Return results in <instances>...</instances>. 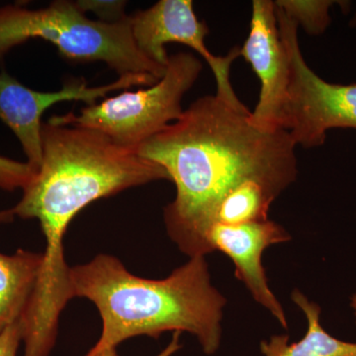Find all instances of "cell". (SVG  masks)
<instances>
[{
    "instance_id": "1",
    "label": "cell",
    "mask_w": 356,
    "mask_h": 356,
    "mask_svg": "<svg viewBox=\"0 0 356 356\" xmlns=\"http://www.w3.org/2000/svg\"><path fill=\"white\" fill-rule=\"evenodd\" d=\"M245 106L215 95L198 98L177 121L138 147L163 166L177 187L165 209L168 236L182 252L197 257L215 206L248 180L280 192L297 177L296 144L285 129L264 130Z\"/></svg>"
},
{
    "instance_id": "2",
    "label": "cell",
    "mask_w": 356,
    "mask_h": 356,
    "mask_svg": "<svg viewBox=\"0 0 356 356\" xmlns=\"http://www.w3.org/2000/svg\"><path fill=\"white\" fill-rule=\"evenodd\" d=\"M72 298L90 300L102 320V336L86 356L116 348L131 337L159 339L165 332H189L206 355H214L222 336L227 300L211 284L205 257H191L165 280L129 273L116 257L99 254L70 267Z\"/></svg>"
},
{
    "instance_id": "3",
    "label": "cell",
    "mask_w": 356,
    "mask_h": 356,
    "mask_svg": "<svg viewBox=\"0 0 356 356\" xmlns=\"http://www.w3.org/2000/svg\"><path fill=\"white\" fill-rule=\"evenodd\" d=\"M170 180L163 166L119 146L95 129L42 125V161L14 216L37 219L51 242L64 241L70 222L89 204L131 187Z\"/></svg>"
},
{
    "instance_id": "4",
    "label": "cell",
    "mask_w": 356,
    "mask_h": 356,
    "mask_svg": "<svg viewBox=\"0 0 356 356\" xmlns=\"http://www.w3.org/2000/svg\"><path fill=\"white\" fill-rule=\"evenodd\" d=\"M30 39H43L74 62H104L126 74H151L161 79L166 69L149 60L134 41L131 16L120 22L86 17L76 2L58 0L46 8L19 4L0 7V65L7 54Z\"/></svg>"
},
{
    "instance_id": "5",
    "label": "cell",
    "mask_w": 356,
    "mask_h": 356,
    "mask_svg": "<svg viewBox=\"0 0 356 356\" xmlns=\"http://www.w3.org/2000/svg\"><path fill=\"white\" fill-rule=\"evenodd\" d=\"M202 69V62L193 54H175L170 56L163 76L149 88L125 90L88 105L79 115H55L49 121L95 129L119 146L138 149L181 116L182 99Z\"/></svg>"
},
{
    "instance_id": "6",
    "label": "cell",
    "mask_w": 356,
    "mask_h": 356,
    "mask_svg": "<svg viewBox=\"0 0 356 356\" xmlns=\"http://www.w3.org/2000/svg\"><path fill=\"white\" fill-rule=\"evenodd\" d=\"M276 15L290 69L283 128L296 146L321 147L331 129H356V83H327L315 74L300 49L298 25L277 6Z\"/></svg>"
},
{
    "instance_id": "7",
    "label": "cell",
    "mask_w": 356,
    "mask_h": 356,
    "mask_svg": "<svg viewBox=\"0 0 356 356\" xmlns=\"http://www.w3.org/2000/svg\"><path fill=\"white\" fill-rule=\"evenodd\" d=\"M131 30L139 50L165 69L170 63L165 44H185L195 51L214 74L218 97L234 106H243L229 79L232 64L241 57L240 48L235 47L224 57L211 53L205 42L209 29L204 21L198 19L191 0H159L146 10L131 16Z\"/></svg>"
},
{
    "instance_id": "8",
    "label": "cell",
    "mask_w": 356,
    "mask_h": 356,
    "mask_svg": "<svg viewBox=\"0 0 356 356\" xmlns=\"http://www.w3.org/2000/svg\"><path fill=\"white\" fill-rule=\"evenodd\" d=\"M156 79L149 74H126L114 83L90 88L83 79H70L64 88L54 92H42L25 86L6 70L0 72V120L19 140L28 163L34 172L42 161V117L47 109L58 102L79 100L95 104L109 93L127 90L136 86H152Z\"/></svg>"
},
{
    "instance_id": "9",
    "label": "cell",
    "mask_w": 356,
    "mask_h": 356,
    "mask_svg": "<svg viewBox=\"0 0 356 356\" xmlns=\"http://www.w3.org/2000/svg\"><path fill=\"white\" fill-rule=\"evenodd\" d=\"M261 81L259 102L250 120L264 130L283 128L289 86V58L281 37L275 2L254 0L247 40L240 48Z\"/></svg>"
},
{
    "instance_id": "10",
    "label": "cell",
    "mask_w": 356,
    "mask_h": 356,
    "mask_svg": "<svg viewBox=\"0 0 356 356\" xmlns=\"http://www.w3.org/2000/svg\"><path fill=\"white\" fill-rule=\"evenodd\" d=\"M291 240L289 233L277 222H247L236 226L213 225L206 232L201 245V255L221 252L235 264L236 277L242 281L257 303L270 312L283 327L287 318L282 305L269 288L262 254L267 248Z\"/></svg>"
},
{
    "instance_id": "11",
    "label": "cell",
    "mask_w": 356,
    "mask_h": 356,
    "mask_svg": "<svg viewBox=\"0 0 356 356\" xmlns=\"http://www.w3.org/2000/svg\"><path fill=\"white\" fill-rule=\"evenodd\" d=\"M43 254L18 250L0 254V334L19 322L36 286Z\"/></svg>"
},
{
    "instance_id": "12",
    "label": "cell",
    "mask_w": 356,
    "mask_h": 356,
    "mask_svg": "<svg viewBox=\"0 0 356 356\" xmlns=\"http://www.w3.org/2000/svg\"><path fill=\"white\" fill-rule=\"evenodd\" d=\"M292 301L303 311L308 323L305 336L289 343L288 336H273L261 341L264 356H356V343L341 341L325 331L320 322L321 307L298 289L293 290Z\"/></svg>"
},
{
    "instance_id": "13",
    "label": "cell",
    "mask_w": 356,
    "mask_h": 356,
    "mask_svg": "<svg viewBox=\"0 0 356 356\" xmlns=\"http://www.w3.org/2000/svg\"><path fill=\"white\" fill-rule=\"evenodd\" d=\"M275 6L287 17L301 25L312 36L323 34L332 22L330 9L339 1L332 0H277Z\"/></svg>"
},
{
    "instance_id": "14",
    "label": "cell",
    "mask_w": 356,
    "mask_h": 356,
    "mask_svg": "<svg viewBox=\"0 0 356 356\" xmlns=\"http://www.w3.org/2000/svg\"><path fill=\"white\" fill-rule=\"evenodd\" d=\"M34 175V170L27 163L0 156V189L7 191L23 189Z\"/></svg>"
},
{
    "instance_id": "15",
    "label": "cell",
    "mask_w": 356,
    "mask_h": 356,
    "mask_svg": "<svg viewBox=\"0 0 356 356\" xmlns=\"http://www.w3.org/2000/svg\"><path fill=\"white\" fill-rule=\"evenodd\" d=\"M76 6L84 13L90 11L98 17L102 22L113 23L120 22L128 17L125 13L126 1H104V0H79L76 1Z\"/></svg>"
},
{
    "instance_id": "16",
    "label": "cell",
    "mask_w": 356,
    "mask_h": 356,
    "mask_svg": "<svg viewBox=\"0 0 356 356\" xmlns=\"http://www.w3.org/2000/svg\"><path fill=\"white\" fill-rule=\"evenodd\" d=\"M21 341V325L19 322H16L0 334V356H16Z\"/></svg>"
},
{
    "instance_id": "17",
    "label": "cell",
    "mask_w": 356,
    "mask_h": 356,
    "mask_svg": "<svg viewBox=\"0 0 356 356\" xmlns=\"http://www.w3.org/2000/svg\"><path fill=\"white\" fill-rule=\"evenodd\" d=\"M181 332H173V337L172 341H170V344L166 346L165 350L161 351V353L158 356H172L177 353V350H179L181 348V346L179 343V337ZM96 356H119L118 353H117L116 348H109V350H106L102 351V353L97 355Z\"/></svg>"
},
{
    "instance_id": "18",
    "label": "cell",
    "mask_w": 356,
    "mask_h": 356,
    "mask_svg": "<svg viewBox=\"0 0 356 356\" xmlns=\"http://www.w3.org/2000/svg\"><path fill=\"white\" fill-rule=\"evenodd\" d=\"M14 217L15 216H14L13 211L10 209L0 211V222H11Z\"/></svg>"
},
{
    "instance_id": "19",
    "label": "cell",
    "mask_w": 356,
    "mask_h": 356,
    "mask_svg": "<svg viewBox=\"0 0 356 356\" xmlns=\"http://www.w3.org/2000/svg\"><path fill=\"white\" fill-rule=\"evenodd\" d=\"M350 307L353 310V315H355L356 320V293L351 296L350 298Z\"/></svg>"
},
{
    "instance_id": "20",
    "label": "cell",
    "mask_w": 356,
    "mask_h": 356,
    "mask_svg": "<svg viewBox=\"0 0 356 356\" xmlns=\"http://www.w3.org/2000/svg\"><path fill=\"white\" fill-rule=\"evenodd\" d=\"M350 25L351 27H356V14L353 16V19L350 20Z\"/></svg>"
}]
</instances>
